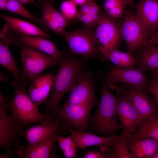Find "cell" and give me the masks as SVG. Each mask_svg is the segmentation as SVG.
Masks as SVG:
<instances>
[{"instance_id": "obj_1", "label": "cell", "mask_w": 158, "mask_h": 158, "mask_svg": "<svg viewBox=\"0 0 158 158\" xmlns=\"http://www.w3.org/2000/svg\"><path fill=\"white\" fill-rule=\"evenodd\" d=\"M84 62L67 53L54 77L50 98L45 103L44 114H52L58 109L63 95L71 91L85 71Z\"/></svg>"}, {"instance_id": "obj_2", "label": "cell", "mask_w": 158, "mask_h": 158, "mask_svg": "<svg viewBox=\"0 0 158 158\" xmlns=\"http://www.w3.org/2000/svg\"><path fill=\"white\" fill-rule=\"evenodd\" d=\"M97 75L101 84V99L97 111L90 118L89 122L92 128L102 135H116L123 127L117 120L116 107L118 97L110 91L101 71H98Z\"/></svg>"}, {"instance_id": "obj_3", "label": "cell", "mask_w": 158, "mask_h": 158, "mask_svg": "<svg viewBox=\"0 0 158 158\" xmlns=\"http://www.w3.org/2000/svg\"><path fill=\"white\" fill-rule=\"evenodd\" d=\"M13 96L8 104L11 116L23 128L32 124L39 123L47 120L50 115L41 114L38 107L30 98L26 90L28 84L22 81L13 80Z\"/></svg>"}, {"instance_id": "obj_4", "label": "cell", "mask_w": 158, "mask_h": 158, "mask_svg": "<svg viewBox=\"0 0 158 158\" xmlns=\"http://www.w3.org/2000/svg\"><path fill=\"white\" fill-rule=\"evenodd\" d=\"M22 68L20 70L22 81L28 84H32L41 75L47 68L60 65L66 55L62 59L55 58L37 50L20 45Z\"/></svg>"}, {"instance_id": "obj_5", "label": "cell", "mask_w": 158, "mask_h": 158, "mask_svg": "<svg viewBox=\"0 0 158 158\" xmlns=\"http://www.w3.org/2000/svg\"><path fill=\"white\" fill-rule=\"evenodd\" d=\"M121 29L127 51L131 54L152 44L150 35L131 10L125 11Z\"/></svg>"}, {"instance_id": "obj_6", "label": "cell", "mask_w": 158, "mask_h": 158, "mask_svg": "<svg viewBox=\"0 0 158 158\" xmlns=\"http://www.w3.org/2000/svg\"><path fill=\"white\" fill-rule=\"evenodd\" d=\"M63 36L73 54L94 58L100 53L95 37V30L86 27L71 31H65Z\"/></svg>"}, {"instance_id": "obj_7", "label": "cell", "mask_w": 158, "mask_h": 158, "mask_svg": "<svg viewBox=\"0 0 158 158\" xmlns=\"http://www.w3.org/2000/svg\"><path fill=\"white\" fill-rule=\"evenodd\" d=\"M97 25L95 37L98 47L108 51L118 49L123 39L121 25L102 11Z\"/></svg>"}, {"instance_id": "obj_8", "label": "cell", "mask_w": 158, "mask_h": 158, "mask_svg": "<svg viewBox=\"0 0 158 158\" xmlns=\"http://www.w3.org/2000/svg\"><path fill=\"white\" fill-rule=\"evenodd\" d=\"M6 100L0 95V146L5 152L17 149L20 145L19 138L23 136V128L11 116L7 114Z\"/></svg>"}, {"instance_id": "obj_9", "label": "cell", "mask_w": 158, "mask_h": 158, "mask_svg": "<svg viewBox=\"0 0 158 158\" xmlns=\"http://www.w3.org/2000/svg\"><path fill=\"white\" fill-rule=\"evenodd\" d=\"M92 109L84 105L65 103L52 114L66 127L73 128L76 131L86 132L89 128Z\"/></svg>"}, {"instance_id": "obj_10", "label": "cell", "mask_w": 158, "mask_h": 158, "mask_svg": "<svg viewBox=\"0 0 158 158\" xmlns=\"http://www.w3.org/2000/svg\"><path fill=\"white\" fill-rule=\"evenodd\" d=\"M38 123L23 131V136L29 145L44 141L68 131L67 128L53 114H50L47 120Z\"/></svg>"}, {"instance_id": "obj_11", "label": "cell", "mask_w": 158, "mask_h": 158, "mask_svg": "<svg viewBox=\"0 0 158 158\" xmlns=\"http://www.w3.org/2000/svg\"><path fill=\"white\" fill-rule=\"evenodd\" d=\"M110 69L104 78L109 88L113 90L120 83L128 84L144 89L148 80L145 71L134 68H122L113 66L110 63Z\"/></svg>"}, {"instance_id": "obj_12", "label": "cell", "mask_w": 158, "mask_h": 158, "mask_svg": "<svg viewBox=\"0 0 158 158\" xmlns=\"http://www.w3.org/2000/svg\"><path fill=\"white\" fill-rule=\"evenodd\" d=\"M118 101L117 116L123 128L131 134L136 133L142 119L134 106L127 91L121 85L116 89Z\"/></svg>"}, {"instance_id": "obj_13", "label": "cell", "mask_w": 158, "mask_h": 158, "mask_svg": "<svg viewBox=\"0 0 158 158\" xmlns=\"http://www.w3.org/2000/svg\"><path fill=\"white\" fill-rule=\"evenodd\" d=\"M95 87L92 73L85 70L65 103L84 105L92 108L99 103L95 95Z\"/></svg>"}, {"instance_id": "obj_14", "label": "cell", "mask_w": 158, "mask_h": 158, "mask_svg": "<svg viewBox=\"0 0 158 158\" xmlns=\"http://www.w3.org/2000/svg\"><path fill=\"white\" fill-rule=\"evenodd\" d=\"M121 85L127 91L134 106L142 119L158 117L153 98L149 95L145 88L124 83Z\"/></svg>"}, {"instance_id": "obj_15", "label": "cell", "mask_w": 158, "mask_h": 158, "mask_svg": "<svg viewBox=\"0 0 158 158\" xmlns=\"http://www.w3.org/2000/svg\"><path fill=\"white\" fill-rule=\"evenodd\" d=\"M14 34L15 41L13 44L15 46H27L55 58L62 59L66 55V53L59 50L54 42L45 37L26 35L15 31Z\"/></svg>"}, {"instance_id": "obj_16", "label": "cell", "mask_w": 158, "mask_h": 158, "mask_svg": "<svg viewBox=\"0 0 158 158\" xmlns=\"http://www.w3.org/2000/svg\"><path fill=\"white\" fill-rule=\"evenodd\" d=\"M135 16L150 35L158 29V0H140L136 5Z\"/></svg>"}, {"instance_id": "obj_17", "label": "cell", "mask_w": 158, "mask_h": 158, "mask_svg": "<svg viewBox=\"0 0 158 158\" xmlns=\"http://www.w3.org/2000/svg\"><path fill=\"white\" fill-rule=\"evenodd\" d=\"M52 0H38L37 6L41 8V18L45 27V32L51 30L56 33L62 35L65 31L67 21L52 5Z\"/></svg>"}, {"instance_id": "obj_18", "label": "cell", "mask_w": 158, "mask_h": 158, "mask_svg": "<svg viewBox=\"0 0 158 158\" xmlns=\"http://www.w3.org/2000/svg\"><path fill=\"white\" fill-rule=\"evenodd\" d=\"M58 136H55L44 141L26 147L20 145L17 149L18 155L22 158H57L55 154L56 147L54 142Z\"/></svg>"}, {"instance_id": "obj_19", "label": "cell", "mask_w": 158, "mask_h": 158, "mask_svg": "<svg viewBox=\"0 0 158 158\" xmlns=\"http://www.w3.org/2000/svg\"><path fill=\"white\" fill-rule=\"evenodd\" d=\"M67 127L68 131L71 133V135L76 140L78 148L79 149H84L88 147L96 146L102 152H109L110 142L117 136H99L86 132L76 131L70 127Z\"/></svg>"}, {"instance_id": "obj_20", "label": "cell", "mask_w": 158, "mask_h": 158, "mask_svg": "<svg viewBox=\"0 0 158 158\" xmlns=\"http://www.w3.org/2000/svg\"><path fill=\"white\" fill-rule=\"evenodd\" d=\"M14 41V32L10 30L8 34L0 40V63L12 74L14 80L20 82L22 81L20 70L9 47V45L13 44Z\"/></svg>"}, {"instance_id": "obj_21", "label": "cell", "mask_w": 158, "mask_h": 158, "mask_svg": "<svg viewBox=\"0 0 158 158\" xmlns=\"http://www.w3.org/2000/svg\"><path fill=\"white\" fill-rule=\"evenodd\" d=\"M129 151L133 158H152L158 150V140L145 137L127 138Z\"/></svg>"}, {"instance_id": "obj_22", "label": "cell", "mask_w": 158, "mask_h": 158, "mask_svg": "<svg viewBox=\"0 0 158 158\" xmlns=\"http://www.w3.org/2000/svg\"><path fill=\"white\" fill-rule=\"evenodd\" d=\"M53 77L52 73L41 75L30 85L28 89L29 95L38 107L47 101L51 89Z\"/></svg>"}, {"instance_id": "obj_23", "label": "cell", "mask_w": 158, "mask_h": 158, "mask_svg": "<svg viewBox=\"0 0 158 158\" xmlns=\"http://www.w3.org/2000/svg\"><path fill=\"white\" fill-rule=\"evenodd\" d=\"M137 68L144 71H150L153 74L158 73V47L151 44L133 54Z\"/></svg>"}, {"instance_id": "obj_24", "label": "cell", "mask_w": 158, "mask_h": 158, "mask_svg": "<svg viewBox=\"0 0 158 158\" xmlns=\"http://www.w3.org/2000/svg\"><path fill=\"white\" fill-rule=\"evenodd\" d=\"M1 18L9 25L10 30L24 34L39 36L45 38L50 35L34 25L25 20L8 16L1 13Z\"/></svg>"}, {"instance_id": "obj_25", "label": "cell", "mask_w": 158, "mask_h": 158, "mask_svg": "<svg viewBox=\"0 0 158 158\" xmlns=\"http://www.w3.org/2000/svg\"><path fill=\"white\" fill-rule=\"evenodd\" d=\"M98 47L102 57L106 60H110L116 67L129 68H134L136 66V61L133 54L127 51H121L118 49L108 51Z\"/></svg>"}, {"instance_id": "obj_26", "label": "cell", "mask_w": 158, "mask_h": 158, "mask_svg": "<svg viewBox=\"0 0 158 158\" xmlns=\"http://www.w3.org/2000/svg\"><path fill=\"white\" fill-rule=\"evenodd\" d=\"M131 135L124 129L121 134L117 136L111 141V152H104L105 158H133L128 147L127 138Z\"/></svg>"}, {"instance_id": "obj_27", "label": "cell", "mask_w": 158, "mask_h": 158, "mask_svg": "<svg viewBox=\"0 0 158 158\" xmlns=\"http://www.w3.org/2000/svg\"><path fill=\"white\" fill-rule=\"evenodd\" d=\"M130 136L138 138L149 137L158 140V117L142 119L137 132Z\"/></svg>"}, {"instance_id": "obj_28", "label": "cell", "mask_w": 158, "mask_h": 158, "mask_svg": "<svg viewBox=\"0 0 158 158\" xmlns=\"http://www.w3.org/2000/svg\"><path fill=\"white\" fill-rule=\"evenodd\" d=\"M17 0H11L8 2L7 11L17 14L31 20L40 25L44 30L45 27L41 18L32 14Z\"/></svg>"}, {"instance_id": "obj_29", "label": "cell", "mask_w": 158, "mask_h": 158, "mask_svg": "<svg viewBox=\"0 0 158 158\" xmlns=\"http://www.w3.org/2000/svg\"><path fill=\"white\" fill-rule=\"evenodd\" d=\"M76 5L72 0L65 1L61 2V13L67 21L76 18L78 13Z\"/></svg>"}, {"instance_id": "obj_30", "label": "cell", "mask_w": 158, "mask_h": 158, "mask_svg": "<svg viewBox=\"0 0 158 158\" xmlns=\"http://www.w3.org/2000/svg\"><path fill=\"white\" fill-rule=\"evenodd\" d=\"M153 96L158 114V73L153 74L148 80L145 88Z\"/></svg>"}, {"instance_id": "obj_31", "label": "cell", "mask_w": 158, "mask_h": 158, "mask_svg": "<svg viewBox=\"0 0 158 158\" xmlns=\"http://www.w3.org/2000/svg\"><path fill=\"white\" fill-rule=\"evenodd\" d=\"M127 5L125 0H105L103 5L104 9L106 12L122 7H125Z\"/></svg>"}, {"instance_id": "obj_32", "label": "cell", "mask_w": 158, "mask_h": 158, "mask_svg": "<svg viewBox=\"0 0 158 158\" xmlns=\"http://www.w3.org/2000/svg\"><path fill=\"white\" fill-rule=\"evenodd\" d=\"M73 140V138L71 135L63 136L61 135L58 136L56 141L58 142L59 146L62 152H63L70 148Z\"/></svg>"}, {"instance_id": "obj_33", "label": "cell", "mask_w": 158, "mask_h": 158, "mask_svg": "<svg viewBox=\"0 0 158 158\" xmlns=\"http://www.w3.org/2000/svg\"><path fill=\"white\" fill-rule=\"evenodd\" d=\"M73 139V142L70 148L63 152L65 158H75L77 156L78 148L76 140L74 138Z\"/></svg>"}, {"instance_id": "obj_34", "label": "cell", "mask_w": 158, "mask_h": 158, "mask_svg": "<svg viewBox=\"0 0 158 158\" xmlns=\"http://www.w3.org/2000/svg\"><path fill=\"white\" fill-rule=\"evenodd\" d=\"M83 158H104V154L97 150H90L86 152Z\"/></svg>"}, {"instance_id": "obj_35", "label": "cell", "mask_w": 158, "mask_h": 158, "mask_svg": "<svg viewBox=\"0 0 158 158\" xmlns=\"http://www.w3.org/2000/svg\"><path fill=\"white\" fill-rule=\"evenodd\" d=\"M10 30V27L9 25L7 23H6L3 26L1 29L0 33V39L3 38L6 36Z\"/></svg>"}, {"instance_id": "obj_36", "label": "cell", "mask_w": 158, "mask_h": 158, "mask_svg": "<svg viewBox=\"0 0 158 158\" xmlns=\"http://www.w3.org/2000/svg\"><path fill=\"white\" fill-rule=\"evenodd\" d=\"M14 152L13 150H11L8 151H6L4 154H1L0 158H11L15 157V155L18 156L17 152L14 153Z\"/></svg>"}, {"instance_id": "obj_37", "label": "cell", "mask_w": 158, "mask_h": 158, "mask_svg": "<svg viewBox=\"0 0 158 158\" xmlns=\"http://www.w3.org/2000/svg\"><path fill=\"white\" fill-rule=\"evenodd\" d=\"M22 4H32L37 6V3L34 0H17Z\"/></svg>"}, {"instance_id": "obj_38", "label": "cell", "mask_w": 158, "mask_h": 158, "mask_svg": "<svg viewBox=\"0 0 158 158\" xmlns=\"http://www.w3.org/2000/svg\"><path fill=\"white\" fill-rule=\"evenodd\" d=\"M8 2L6 0H0V9L6 11Z\"/></svg>"}, {"instance_id": "obj_39", "label": "cell", "mask_w": 158, "mask_h": 158, "mask_svg": "<svg viewBox=\"0 0 158 158\" xmlns=\"http://www.w3.org/2000/svg\"><path fill=\"white\" fill-rule=\"evenodd\" d=\"M76 5L82 6L85 3L87 0H72Z\"/></svg>"}, {"instance_id": "obj_40", "label": "cell", "mask_w": 158, "mask_h": 158, "mask_svg": "<svg viewBox=\"0 0 158 158\" xmlns=\"http://www.w3.org/2000/svg\"><path fill=\"white\" fill-rule=\"evenodd\" d=\"M8 76L4 75L1 72H0V80L1 82H4L8 80Z\"/></svg>"}, {"instance_id": "obj_41", "label": "cell", "mask_w": 158, "mask_h": 158, "mask_svg": "<svg viewBox=\"0 0 158 158\" xmlns=\"http://www.w3.org/2000/svg\"><path fill=\"white\" fill-rule=\"evenodd\" d=\"M127 4L128 5H129L131 8H133L134 6L133 5V3L134 1L133 0H125Z\"/></svg>"}, {"instance_id": "obj_42", "label": "cell", "mask_w": 158, "mask_h": 158, "mask_svg": "<svg viewBox=\"0 0 158 158\" xmlns=\"http://www.w3.org/2000/svg\"><path fill=\"white\" fill-rule=\"evenodd\" d=\"M152 158H158V150L155 154L153 156Z\"/></svg>"}, {"instance_id": "obj_43", "label": "cell", "mask_w": 158, "mask_h": 158, "mask_svg": "<svg viewBox=\"0 0 158 158\" xmlns=\"http://www.w3.org/2000/svg\"><path fill=\"white\" fill-rule=\"evenodd\" d=\"M7 2L11 0H6Z\"/></svg>"}]
</instances>
